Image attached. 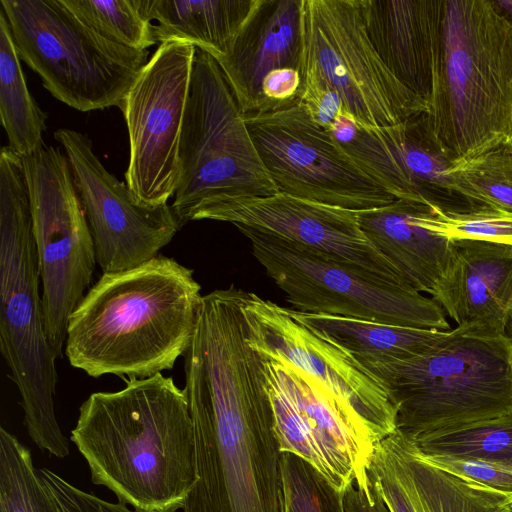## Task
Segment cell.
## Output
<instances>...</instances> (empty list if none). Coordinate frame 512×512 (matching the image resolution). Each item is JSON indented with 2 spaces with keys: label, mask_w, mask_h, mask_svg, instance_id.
Returning a JSON list of instances; mask_svg holds the SVG:
<instances>
[{
  "label": "cell",
  "mask_w": 512,
  "mask_h": 512,
  "mask_svg": "<svg viewBox=\"0 0 512 512\" xmlns=\"http://www.w3.org/2000/svg\"><path fill=\"white\" fill-rule=\"evenodd\" d=\"M197 481L183 512H284L282 452L263 357L241 304H201L184 353Z\"/></svg>",
  "instance_id": "cell-1"
},
{
  "label": "cell",
  "mask_w": 512,
  "mask_h": 512,
  "mask_svg": "<svg viewBox=\"0 0 512 512\" xmlns=\"http://www.w3.org/2000/svg\"><path fill=\"white\" fill-rule=\"evenodd\" d=\"M92 393L70 440L95 485L137 512L182 510L196 484L194 430L184 389L158 373Z\"/></svg>",
  "instance_id": "cell-2"
},
{
  "label": "cell",
  "mask_w": 512,
  "mask_h": 512,
  "mask_svg": "<svg viewBox=\"0 0 512 512\" xmlns=\"http://www.w3.org/2000/svg\"><path fill=\"white\" fill-rule=\"evenodd\" d=\"M194 271L158 255L102 273L69 318L65 355L88 376L143 379L171 370L190 345L201 303Z\"/></svg>",
  "instance_id": "cell-3"
},
{
  "label": "cell",
  "mask_w": 512,
  "mask_h": 512,
  "mask_svg": "<svg viewBox=\"0 0 512 512\" xmlns=\"http://www.w3.org/2000/svg\"><path fill=\"white\" fill-rule=\"evenodd\" d=\"M427 119L453 163L512 139V20L494 0H441L436 82Z\"/></svg>",
  "instance_id": "cell-4"
},
{
  "label": "cell",
  "mask_w": 512,
  "mask_h": 512,
  "mask_svg": "<svg viewBox=\"0 0 512 512\" xmlns=\"http://www.w3.org/2000/svg\"><path fill=\"white\" fill-rule=\"evenodd\" d=\"M41 280L22 158L0 151V350L20 395L27 434L57 458L70 442L55 415L57 357L43 318Z\"/></svg>",
  "instance_id": "cell-5"
},
{
  "label": "cell",
  "mask_w": 512,
  "mask_h": 512,
  "mask_svg": "<svg viewBox=\"0 0 512 512\" xmlns=\"http://www.w3.org/2000/svg\"><path fill=\"white\" fill-rule=\"evenodd\" d=\"M385 387L410 441L512 412V337L456 327L430 352L359 360Z\"/></svg>",
  "instance_id": "cell-6"
},
{
  "label": "cell",
  "mask_w": 512,
  "mask_h": 512,
  "mask_svg": "<svg viewBox=\"0 0 512 512\" xmlns=\"http://www.w3.org/2000/svg\"><path fill=\"white\" fill-rule=\"evenodd\" d=\"M16 50L50 94L81 112L120 107L148 50L116 44L62 0H0Z\"/></svg>",
  "instance_id": "cell-7"
},
{
  "label": "cell",
  "mask_w": 512,
  "mask_h": 512,
  "mask_svg": "<svg viewBox=\"0 0 512 512\" xmlns=\"http://www.w3.org/2000/svg\"><path fill=\"white\" fill-rule=\"evenodd\" d=\"M180 181L171 208L180 228L225 196H268L267 172L244 115L215 58L196 49L181 132Z\"/></svg>",
  "instance_id": "cell-8"
},
{
  "label": "cell",
  "mask_w": 512,
  "mask_h": 512,
  "mask_svg": "<svg viewBox=\"0 0 512 512\" xmlns=\"http://www.w3.org/2000/svg\"><path fill=\"white\" fill-rule=\"evenodd\" d=\"M236 228L248 238L253 256L297 311L451 330L441 306L409 285L270 232Z\"/></svg>",
  "instance_id": "cell-9"
},
{
  "label": "cell",
  "mask_w": 512,
  "mask_h": 512,
  "mask_svg": "<svg viewBox=\"0 0 512 512\" xmlns=\"http://www.w3.org/2000/svg\"><path fill=\"white\" fill-rule=\"evenodd\" d=\"M300 72L323 79L338 92L345 112L369 131L396 127L429 113L375 50L361 0H303Z\"/></svg>",
  "instance_id": "cell-10"
},
{
  "label": "cell",
  "mask_w": 512,
  "mask_h": 512,
  "mask_svg": "<svg viewBox=\"0 0 512 512\" xmlns=\"http://www.w3.org/2000/svg\"><path fill=\"white\" fill-rule=\"evenodd\" d=\"M21 158L31 204L44 324L49 344L61 359L69 318L93 277L95 247L65 153L44 145Z\"/></svg>",
  "instance_id": "cell-11"
},
{
  "label": "cell",
  "mask_w": 512,
  "mask_h": 512,
  "mask_svg": "<svg viewBox=\"0 0 512 512\" xmlns=\"http://www.w3.org/2000/svg\"><path fill=\"white\" fill-rule=\"evenodd\" d=\"M266 388L282 453H292L344 492L369 482L380 434L338 394L304 370L264 358Z\"/></svg>",
  "instance_id": "cell-12"
},
{
  "label": "cell",
  "mask_w": 512,
  "mask_h": 512,
  "mask_svg": "<svg viewBox=\"0 0 512 512\" xmlns=\"http://www.w3.org/2000/svg\"><path fill=\"white\" fill-rule=\"evenodd\" d=\"M196 47L159 44L120 105L129 137L125 184L148 206L168 203L180 181L179 148Z\"/></svg>",
  "instance_id": "cell-13"
},
{
  "label": "cell",
  "mask_w": 512,
  "mask_h": 512,
  "mask_svg": "<svg viewBox=\"0 0 512 512\" xmlns=\"http://www.w3.org/2000/svg\"><path fill=\"white\" fill-rule=\"evenodd\" d=\"M244 118L278 192L355 212L396 200L342 152L298 99Z\"/></svg>",
  "instance_id": "cell-14"
},
{
  "label": "cell",
  "mask_w": 512,
  "mask_h": 512,
  "mask_svg": "<svg viewBox=\"0 0 512 512\" xmlns=\"http://www.w3.org/2000/svg\"><path fill=\"white\" fill-rule=\"evenodd\" d=\"M54 138L69 161L103 273L130 270L158 256L180 229L171 205L138 202L101 163L86 134L61 128Z\"/></svg>",
  "instance_id": "cell-15"
},
{
  "label": "cell",
  "mask_w": 512,
  "mask_h": 512,
  "mask_svg": "<svg viewBox=\"0 0 512 512\" xmlns=\"http://www.w3.org/2000/svg\"><path fill=\"white\" fill-rule=\"evenodd\" d=\"M242 312L250 346L262 357L286 361L351 404L384 439L397 430L385 387L352 353L305 324L295 309L245 292Z\"/></svg>",
  "instance_id": "cell-16"
},
{
  "label": "cell",
  "mask_w": 512,
  "mask_h": 512,
  "mask_svg": "<svg viewBox=\"0 0 512 512\" xmlns=\"http://www.w3.org/2000/svg\"><path fill=\"white\" fill-rule=\"evenodd\" d=\"M204 219L270 232L408 285L366 238L355 211L277 192L212 200L192 217V221Z\"/></svg>",
  "instance_id": "cell-17"
},
{
  "label": "cell",
  "mask_w": 512,
  "mask_h": 512,
  "mask_svg": "<svg viewBox=\"0 0 512 512\" xmlns=\"http://www.w3.org/2000/svg\"><path fill=\"white\" fill-rule=\"evenodd\" d=\"M457 327L507 334L512 322V245L450 240L431 295Z\"/></svg>",
  "instance_id": "cell-18"
},
{
  "label": "cell",
  "mask_w": 512,
  "mask_h": 512,
  "mask_svg": "<svg viewBox=\"0 0 512 512\" xmlns=\"http://www.w3.org/2000/svg\"><path fill=\"white\" fill-rule=\"evenodd\" d=\"M303 0H257L227 52L213 56L243 115L260 113L264 78L272 71H300Z\"/></svg>",
  "instance_id": "cell-19"
},
{
  "label": "cell",
  "mask_w": 512,
  "mask_h": 512,
  "mask_svg": "<svg viewBox=\"0 0 512 512\" xmlns=\"http://www.w3.org/2000/svg\"><path fill=\"white\" fill-rule=\"evenodd\" d=\"M368 36L393 76L431 109L441 0H361Z\"/></svg>",
  "instance_id": "cell-20"
},
{
  "label": "cell",
  "mask_w": 512,
  "mask_h": 512,
  "mask_svg": "<svg viewBox=\"0 0 512 512\" xmlns=\"http://www.w3.org/2000/svg\"><path fill=\"white\" fill-rule=\"evenodd\" d=\"M426 204L396 199L357 212L360 228L370 243L405 282L430 296L445 269L450 240L430 231L423 222Z\"/></svg>",
  "instance_id": "cell-21"
},
{
  "label": "cell",
  "mask_w": 512,
  "mask_h": 512,
  "mask_svg": "<svg viewBox=\"0 0 512 512\" xmlns=\"http://www.w3.org/2000/svg\"><path fill=\"white\" fill-rule=\"evenodd\" d=\"M159 44L177 41L212 56L227 52L257 0H140Z\"/></svg>",
  "instance_id": "cell-22"
},
{
  "label": "cell",
  "mask_w": 512,
  "mask_h": 512,
  "mask_svg": "<svg viewBox=\"0 0 512 512\" xmlns=\"http://www.w3.org/2000/svg\"><path fill=\"white\" fill-rule=\"evenodd\" d=\"M394 149L416 202L444 213H464L475 209L458 192L451 169L454 163L437 143L427 114L383 130Z\"/></svg>",
  "instance_id": "cell-23"
},
{
  "label": "cell",
  "mask_w": 512,
  "mask_h": 512,
  "mask_svg": "<svg viewBox=\"0 0 512 512\" xmlns=\"http://www.w3.org/2000/svg\"><path fill=\"white\" fill-rule=\"evenodd\" d=\"M297 315L305 324L332 339L358 360H408L433 350L449 331L300 311H297Z\"/></svg>",
  "instance_id": "cell-24"
},
{
  "label": "cell",
  "mask_w": 512,
  "mask_h": 512,
  "mask_svg": "<svg viewBox=\"0 0 512 512\" xmlns=\"http://www.w3.org/2000/svg\"><path fill=\"white\" fill-rule=\"evenodd\" d=\"M47 117L28 90L7 18L0 10V119L7 146L20 157L42 148Z\"/></svg>",
  "instance_id": "cell-25"
},
{
  "label": "cell",
  "mask_w": 512,
  "mask_h": 512,
  "mask_svg": "<svg viewBox=\"0 0 512 512\" xmlns=\"http://www.w3.org/2000/svg\"><path fill=\"white\" fill-rule=\"evenodd\" d=\"M405 447L428 512H512V496L465 481L428 463L406 437Z\"/></svg>",
  "instance_id": "cell-26"
},
{
  "label": "cell",
  "mask_w": 512,
  "mask_h": 512,
  "mask_svg": "<svg viewBox=\"0 0 512 512\" xmlns=\"http://www.w3.org/2000/svg\"><path fill=\"white\" fill-rule=\"evenodd\" d=\"M325 130L342 152L368 177L396 199L415 201L397 155L384 138L383 130L369 131L345 112Z\"/></svg>",
  "instance_id": "cell-27"
},
{
  "label": "cell",
  "mask_w": 512,
  "mask_h": 512,
  "mask_svg": "<svg viewBox=\"0 0 512 512\" xmlns=\"http://www.w3.org/2000/svg\"><path fill=\"white\" fill-rule=\"evenodd\" d=\"M411 442L423 455L475 458L512 468V412Z\"/></svg>",
  "instance_id": "cell-28"
},
{
  "label": "cell",
  "mask_w": 512,
  "mask_h": 512,
  "mask_svg": "<svg viewBox=\"0 0 512 512\" xmlns=\"http://www.w3.org/2000/svg\"><path fill=\"white\" fill-rule=\"evenodd\" d=\"M450 172L459 194L475 210L512 212V149L509 143L454 163Z\"/></svg>",
  "instance_id": "cell-29"
},
{
  "label": "cell",
  "mask_w": 512,
  "mask_h": 512,
  "mask_svg": "<svg viewBox=\"0 0 512 512\" xmlns=\"http://www.w3.org/2000/svg\"><path fill=\"white\" fill-rule=\"evenodd\" d=\"M0 512H57L30 449L0 428Z\"/></svg>",
  "instance_id": "cell-30"
},
{
  "label": "cell",
  "mask_w": 512,
  "mask_h": 512,
  "mask_svg": "<svg viewBox=\"0 0 512 512\" xmlns=\"http://www.w3.org/2000/svg\"><path fill=\"white\" fill-rule=\"evenodd\" d=\"M83 23L104 38L139 51L158 43L155 25L145 16L140 0H62Z\"/></svg>",
  "instance_id": "cell-31"
},
{
  "label": "cell",
  "mask_w": 512,
  "mask_h": 512,
  "mask_svg": "<svg viewBox=\"0 0 512 512\" xmlns=\"http://www.w3.org/2000/svg\"><path fill=\"white\" fill-rule=\"evenodd\" d=\"M368 476L391 512H428L408 463L405 437L398 430L377 445Z\"/></svg>",
  "instance_id": "cell-32"
},
{
  "label": "cell",
  "mask_w": 512,
  "mask_h": 512,
  "mask_svg": "<svg viewBox=\"0 0 512 512\" xmlns=\"http://www.w3.org/2000/svg\"><path fill=\"white\" fill-rule=\"evenodd\" d=\"M284 512H345L343 492L308 462L282 453Z\"/></svg>",
  "instance_id": "cell-33"
},
{
  "label": "cell",
  "mask_w": 512,
  "mask_h": 512,
  "mask_svg": "<svg viewBox=\"0 0 512 512\" xmlns=\"http://www.w3.org/2000/svg\"><path fill=\"white\" fill-rule=\"evenodd\" d=\"M425 226L448 240H479L512 245V212L481 209L464 213H444L428 207Z\"/></svg>",
  "instance_id": "cell-34"
},
{
  "label": "cell",
  "mask_w": 512,
  "mask_h": 512,
  "mask_svg": "<svg viewBox=\"0 0 512 512\" xmlns=\"http://www.w3.org/2000/svg\"><path fill=\"white\" fill-rule=\"evenodd\" d=\"M420 455L428 463L460 479L512 496L511 467L475 458Z\"/></svg>",
  "instance_id": "cell-35"
},
{
  "label": "cell",
  "mask_w": 512,
  "mask_h": 512,
  "mask_svg": "<svg viewBox=\"0 0 512 512\" xmlns=\"http://www.w3.org/2000/svg\"><path fill=\"white\" fill-rule=\"evenodd\" d=\"M38 470L57 512H137L123 503H112L86 492L46 467Z\"/></svg>",
  "instance_id": "cell-36"
},
{
  "label": "cell",
  "mask_w": 512,
  "mask_h": 512,
  "mask_svg": "<svg viewBox=\"0 0 512 512\" xmlns=\"http://www.w3.org/2000/svg\"><path fill=\"white\" fill-rule=\"evenodd\" d=\"M300 88L301 75L299 70L282 68L270 72L262 83L265 102L262 112L286 107L296 102Z\"/></svg>",
  "instance_id": "cell-37"
},
{
  "label": "cell",
  "mask_w": 512,
  "mask_h": 512,
  "mask_svg": "<svg viewBox=\"0 0 512 512\" xmlns=\"http://www.w3.org/2000/svg\"><path fill=\"white\" fill-rule=\"evenodd\" d=\"M343 505L345 512H391L370 479L348 486L343 492Z\"/></svg>",
  "instance_id": "cell-38"
},
{
  "label": "cell",
  "mask_w": 512,
  "mask_h": 512,
  "mask_svg": "<svg viewBox=\"0 0 512 512\" xmlns=\"http://www.w3.org/2000/svg\"><path fill=\"white\" fill-rule=\"evenodd\" d=\"M509 145H510V147L512 149V139L510 140Z\"/></svg>",
  "instance_id": "cell-39"
}]
</instances>
